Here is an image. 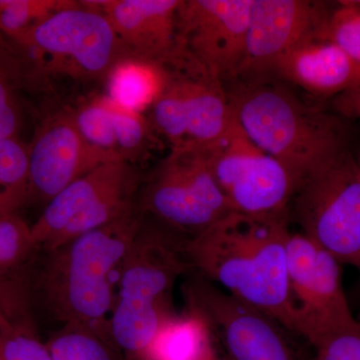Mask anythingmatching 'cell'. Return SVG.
Segmentation results:
<instances>
[{"label": "cell", "mask_w": 360, "mask_h": 360, "mask_svg": "<svg viewBox=\"0 0 360 360\" xmlns=\"http://www.w3.org/2000/svg\"><path fill=\"white\" fill-rule=\"evenodd\" d=\"M290 224V214L258 219L231 212L186 239V252L194 274L295 333L296 307L288 270Z\"/></svg>", "instance_id": "6da1fadb"}, {"label": "cell", "mask_w": 360, "mask_h": 360, "mask_svg": "<svg viewBox=\"0 0 360 360\" xmlns=\"http://www.w3.org/2000/svg\"><path fill=\"white\" fill-rule=\"evenodd\" d=\"M141 221L135 208L105 226L44 251L39 285L56 321L89 329L112 343L116 279Z\"/></svg>", "instance_id": "7a4b0ae2"}, {"label": "cell", "mask_w": 360, "mask_h": 360, "mask_svg": "<svg viewBox=\"0 0 360 360\" xmlns=\"http://www.w3.org/2000/svg\"><path fill=\"white\" fill-rule=\"evenodd\" d=\"M225 90L243 131L292 174L297 186L347 150L338 120L283 85L265 78L236 79Z\"/></svg>", "instance_id": "3957f363"}, {"label": "cell", "mask_w": 360, "mask_h": 360, "mask_svg": "<svg viewBox=\"0 0 360 360\" xmlns=\"http://www.w3.org/2000/svg\"><path fill=\"white\" fill-rule=\"evenodd\" d=\"M186 240L142 217L118 271L110 317L111 341L129 359L143 352L160 326L176 314L172 298L175 283L193 272Z\"/></svg>", "instance_id": "277c9868"}, {"label": "cell", "mask_w": 360, "mask_h": 360, "mask_svg": "<svg viewBox=\"0 0 360 360\" xmlns=\"http://www.w3.org/2000/svg\"><path fill=\"white\" fill-rule=\"evenodd\" d=\"M136 210L186 239L233 212L213 177L205 149L195 148H170L141 182Z\"/></svg>", "instance_id": "5b68a950"}, {"label": "cell", "mask_w": 360, "mask_h": 360, "mask_svg": "<svg viewBox=\"0 0 360 360\" xmlns=\"http://www.w3.org/2000/svg\"><path fill=\"white\" fill-rule=\"evenodd\" d=\"M141 182L127 161L94 168L47 202L30 226L33 245L37 250H53L120 219L136 208Z\"/></svg>", "instance_id": "8992f818"}, {"label": "cell", "mask_w": 360, "mask_h": 360, "mask_svg": "<svg viewBox=\"0 0 360 360\" xmlns=\"http://www.w3.org/2000/svg\"><path fill=\"white\" fill-rule=\"evenodd\" d=\"M290 219L341 264L360 270V167L347 150L298 184Z\"/></svg>", "instance_id": "52a82bcc"}, {"label": "cell", "mask_w": 360, "mask_h": 360, "mask_svg": "<svg viewBox=\"0 0 360 360\" xmlns=\"http://www.w3.org/2000/svg\"><path fill=\"white\" fill-rule=\"evenodd\" d=\"M45 73L97 79L129 58L108 18L84 1L52 13L18 40Z\"/></svg>", "instance_id": "ba28073f"}, {"label": "cell", "mask_w": 360, "mask_h": 360, "mask_svg": "<svg viewBox=\"0 0 360 360\" xmlns=\"http://www.w3.org/2000/svg\"><path fill=\"white\" fill-rule=\"evenodd\" d=\"M205 150L213 177L232 212L258 219L290 214L297 181L251 141L236 118L224 136Z\"/></svg>", "instance_id": "9c48e42d"}, {"label": "cell", "mask_w": 360, "mask_h": 360, "mask_svg": "<svg viewBox=\"0 0 360 360\" xmlns=\"http://www.w3.org/2000/svg\"><path fill=\"white\" fill-rule=\"evenodd\" d=\"M167 84L151 105V120L172 148H212L233 120L224 82L186 54L165 68Z\"/></svg>", "instance_id": "30bf717a"}, {"label": "cell", "mask_w": 360, "mask_h": 360, "mask_svg": "<svg viewBox=\"0 0 360 360\" xmlns=\"http://www.w3.org/2000/svg\"><path fill=\"white\" fill-rule=\"evenodd\" d=\"M184 286L187 309L205 322L229 360H296L285 328L262 310L191 272Z\"/></svg>", "instance_id": "8fae6325"}, {"label": "cell", "mask_w": 360, "mask_h": 360, "mask_svg": "<svg viewBox=\"0 0 360 360\" xmlns=\"http://www.w3.org/2000/svg\"><path fill=\"white\" fill-rule=\"evenodd\" d=\"M288 270L296 307V335L312 347L359 321L348 305L341 264L300 231L288 238Z\"/></svg>", "instance_id": "7c38bea8"}, {"label": "cell", "mask_w": 360, "mask_h": 360, "mask_svg": "<svg viewBox=\"0 0 360 360\" xmlns=\"http://www.w3.org/2000/svg\"><path fill=\"white\" fill-rule=\"evenodd\" d=\"M252 0H184L177 11L180 49L220 82L238 79Z\"/></svg>", "instance_id": "4fadbf2b"}, {"label": "cell", "mask_w": 360, "mask_h": 360, "mask_svg": "<svg viewBox=\"0 0 360 360\" xmlns=\"http://www.w3.org/2000/svg\"><path fill=\"white\" fill-rule=\"evenodd\" d=\"M328 13L322 2L252 0L245 60L238 79L271 75L277 61L316 32Z\"/></svg>", "instance_id": "5bb4252c"}, {"label": "cell", "mask_w": 360, "mask_h": 360, "mask_svg": "<svg viewBox=\"0 0 360 360\" xmlns=\"http://www.w3.org/2000/svg\"><path fill=\"white\" fill-rule=\"evenodd\" d=\"M108 162L80 134L75 110L58 111L40 127L28 148L30 195L49 202L73 181Z\"/></svg>", "instance_id": "9a60e30c"}, {"label": "cell", "mask_w": 360, "mask_h": 360, "mask_svg": "<svg viewBox=\"0 0 360 360\" xmlns=\"http://www.w3.org/2000/svg\"><path fill=\"white\" fill-rule=\"evenodd\" d=\"M84 2L108 18L129 58L165 68L181 56L177 39L181 0Z\"/></svg>", "instance_id": "2e32d148"}, {"label": "cell", "mask_w": 360, "mask_h": 360, "mask_svg": "<svg viewBox=\"0 0 360 360\" xmlns=\"http://www.w3.org/2000/svg\"><path fill=\"white\" fill-rule=\"evenodd\" d=\"M316 32L286 52L272 75L317 96H338L359 86V71L352 61L338 45Z\"/></svg>", "instance_id": "e0dca14e"}, {"label": "cell", "mask_w": 360, "mask_h": 360, "mask_svg": "<svg viewBox=\"0 0 360 360\" xmlns=\"http://www.w3.org/2000/svg\"><path fill=\"white\" fill-rule=\"evenodd\" d=\"M205 322L187 309L167 319L148 347L129 360H200L217 354Z\"/></svg>", "instance_id": "ac0fdd59"}, {"label": "cell", "mask_w": 360, "mask_h": 360, "mask_svg": "<svg viewBox=\"0 0 360 360\" xmlns=\"http://www.w3.org/2000/svg\"><path fill=\"white\" fill-rule=\"evenodd\" d=\"M162 66L135 58H125L111 70L108 79V97L124 110L142 113L150 108L167 84Z\"/></svg>", "instance_id": "d6986e66"}, {"label": "cell", "mask_w": 360, "mask_h": 360, "mask_svg": "<svg viewBox=\"0 0 360 360\" xmlns=\"http://www.w3.org/2000/svg\"><path fill=\"white\" fill-rule=\"evenodd\" d=\"M30 196L28 148L15 137L0 141V213H13Z\"/></svg>", "instance_id": "ffe728a7"}, {"label": "cell", "mask_w": 360, "mask_h": 360, "mask_svg": "<svg viewBox=\"0 0 360 360\" xmlns=\"http://www.w3.org/2000/svg\"><path fill=\"white\" fill-rule=\"evenodd\" d=\"M45 343L52 360H117L112 343L80 326H63Z\"/></svg>", "instance_id": "44dd1931"}, {"label": "cell", "mask_w": 360, "mask_h": 360, "mask_svg": "<svg viewBox=\"0 0 360 360\" xmlns=\"http://www.w3.org/2000/svg\"><path fill=\"white\" fill-rule=\"evenodd\" d=\"M75 122L85 142L108 162L122 161L116 151L112 110L108 97L96 98L75 110Z\"/></svg>", "instance_id": "7402d4cb"}, {"label": "cell", "mask_w": 360, "mask_h": 360, "mask_svg": "<svg viewBox=\"0 0 360 360\" xmlns=\"http://www.w3.org/2000/svg\"><path fill=\"white\" fill-rule=\"evenodd\" d=\"M316 33L347 54L359 71L360 80V1L338 2Z\"/></svg>", "instance_id": "603a6c76"}, {"label": "cell", "mask_w": 360, "mask_h": 360, "mask_svg": "<svg viewBox=\"0 0 360 360\" xmlns=\"http://www.w3.org/2000/svg\"><path fill=\"white\" fill-rule=\"evenodd\" d=\"M72 2L58 0H0V32L18 41L45 18L70 6Z\"/></svg>", "instance_id": "cb8c5ba5"}, {"label": "cell", "mask_w": 360, "mask_h": 360, "mask_svg": "<svg viewBox=\"0 0 360 360\" xmlns=\"http://www.w3.org/2000/svg\"><path fill=\"white\" fill-rule=\"evenodd\" d=\"M37 250L30 225L14 213H0V283Z\"/></svg>", "instance_id": "d4e9b609"}, {"label": "cell", "mask_w": 360, "mask_h": 360, "mask_svg": "<svg viewBox=\"0 0 360 360\" xmlns=\"http://www.w3.org/2000/svg\"><path fill=\"white\" fill-rule=\"evenodd\" d=\"M0 356L4 360H52L32 326L15 323L0 311Z\"/></svg>", "instance_id": "484cf974"}, {"label": "cell", "mask_w": 360, "mask_h": 360, "mask_svg": "<svg viewBox=\"0 0 360 360\" xmlns=\"http://www.w3.org/2000/svg\"><path fill=\"white\" fill-rule=\"evenodd\" d=\"M110 103L118 158L132 163L143 153L150 141L148 122L141 113L124 110L112 101Z\"/></svg>", "instance_id": "4316f807"}, {"label": "cell", "mask_w": 360, "mask_h": 360, "mask_svg": "<svg viewBox=\"0 0 360 360\" xmlns=\"http://www.w3.org/2000/svg\"><path fill=\"white\" fill-rule=\"evenodd\" d=\"M314 347L312 360H360V322L326 336Z\"/></svg>", "instance_id": "83f0119b"}, {"label": "cell", "mask_w": 360, "mask_h": 360, "mask_svg": "<svg viewBox=\"0 0 360 360\" xmlns=\"http://www.w3.org/2000/svg\"><path fill=\"white\" fill-rule=\"evenodd\" d=\"M11 61L0 54V141L15 137L20 115L13 94L15 72Z\"/></svg>", "instance_id": "f1b7e54d"}, {"label": "cell", "mask_w": 360, "mask_h": 360, "mask_svg": "<svg viewBox=\"0 0 360 360\" xmlns=\"http://www.w3.org/2000/svg\"><path fill=\"white\" fill-rule=\"evenodd\" d=\"M333 106L340 115L360 118V85L335 96Z\"/></svg>", "instance_id": "f546056e"}, {"label": "cell", "mask_w": 360, "mask_h": 360, "mask_svg": "<svg viewBox=\"0 0 360 360\" xmlns=\"http://www.w3.org/2000/svg\"><path fill=\"white\" fill-rule=\"evenodd\" d=\"M200 360H229L227 357H221L219 356V354H214L210 355V356L205 357V359H200Z\"/></svg>", "instance_id": "4dcf8cb0"}, {"label": "cell", "mask_w": 360, "mask_h": 360, "mask_svg": "<svg viewBox=\"0 0 360 360\" xmlns=\"http://www.w3.org/2000/svg\"><path fill=\"white\" fill-rule=\"evenodd\" d=\"M0 360H4V359H1V356H0Z\"/></svg>", "instance_id": "1f68e13d"}, {"label": "cell", "mask_w": 360, "mask_h": 360, "mask_svg": "<svg viewBox=\"0 0 360 360\" xmlns=\"http://www.w3.org/2000/svg\"><path fill=\"white\" fill-rule=\"evenodd\" d=\"M359 167H360V165H359Z\"/></svg>", "instance_id": "d6a6232c"}]
</instances>
